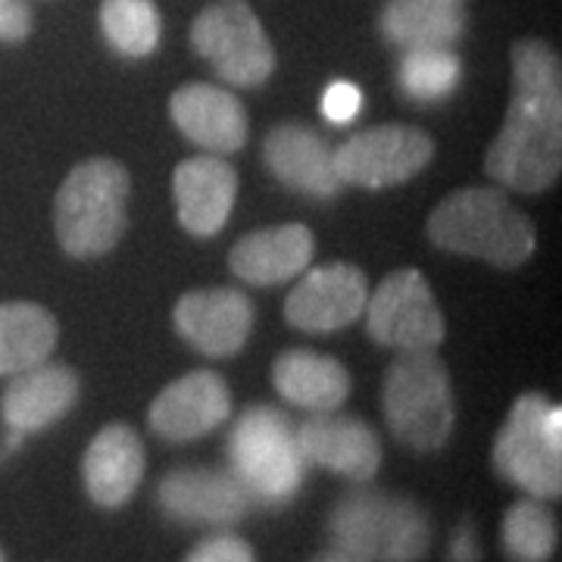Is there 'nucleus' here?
Wrapping results in <instances>:
<instances>
[{"label":"nucleus","mask_w":562,"mask_h":562,"mask_svg":"<svg viewBox=\"0 0 562 562\" xmlns=\"http://www.w3.org/2000/svg\"><path fill=\"white\" fill-rule=\"evenodd\" d=\"M447 562H482V541H479V528L472 522H462L450 547H447Z\"/></svg>","instance_id":"7c9ffc66"},{"label":"nucleus","mask_w":562,"mask_h":562,"mask_svg":"<svg viewBox=\"0 0 562 562\" xmlns=\"http://www.w3.org/2000/svg\"><path fill=\"white\" fill-rule=\"evenodd\" d=\"M484 172L501 188L541 194L562 172V66L541 38L513 44V98Z\"/></svg>","instance_id":"f257e3e1"},{"label":"nucleus","mask_w":562,"mask_h":562,"mask_svg":"<svg viewBox=\"0 0 562 562\" xmlns=\"http://www.w3.org/2000/svg\"><path fill=\"white\" fill-rule=\"evenodd\" d=\"M306 465H319L347 482L369 484L382 469V441L369 422L347 413H310L297 428Z\"/></svg>","instance_id":"2eb2a0df"},{"label":"nucleus","mask_w":562,"mask_h":562,"mask_svg":"<svg viewBox=\"0 0 562 562\" xmlns=\"http://www.w3.org/2000/svg\"><path fill=\"white\" fill-rule=\"evenodd\" d=\"M503 553L509 562H550L560 547V525L547 501L522 497L516 501L501 522Z\"/></svg>","instance_id":"393cba45"},{"label":"nucleus","mask_w":562,"mask_h":562,"mask_svg":"<svg viewBox=\"0 0 562 562\" xmlns=\"http://www.w3.org/2000/svg\"><path fill=\"white\" fill-rule=\"evenodd\" d=\"M462 79V60L450 47H409L397 63V85L416 103L450 98Z\"/></svg>","instance_id":"bb28decb"},{"label":"nucleus","mask_w":562,"mask_h":562,"mask_svg":"<svg viewBox=\"0 0 562 562\" xmlns=\"http://www.w3.org/2000/svg\"><path fill=\"white\" fill-rule=\"evenodd\" d=\"M79 375L63 362H38L20 375H10V384L0 397V419L10 431L35 435L57 425L79 403Z\"/></svg>","instance_id":"6ab92c4d"},{"label":"nucleus","mask_w":562,"mask_h":562,"mask_svg":"<svg viewBox=\"0 0 562 562\" xmlns=\"http://www.w3.org/2000/svg\"><path fill=\"white\" fill-rule=\"evenodd\" d=\"M366 331L382 347L394 350H435L447 338V322L435 291L419 269H397L369 291Z\"/></svg>","instance_id":"1a4fd4ad"},{"label":"nucleus","mask_w":562,"mask_h":562,"mask_svg":"<svg viewBox=\"0 0 562 562\" xmlns=\"http://www.w3.org/2000/svg\"><path fill=\"white\" fill-rule=\"evenodd\" d=\"M328 538L360 562H422L431 547V519L409 497L357 484L335 503Z\"/></svg>","instance_id":"7ed1b4c3"},{"label":"nucleus","mask_w":562,"mask_h":562,"mask_svg":"<svg viewBox=\"0 0 562 562\" xmlns=\"http://www.w3.org/2000/svg\"><path fill=\"white\" fill-rule=\"evenodd\" d=\"M431 157L435 140L416 125H372L335 150V169L341 184L382 191L419 176Z\"/></svg>","instance_id":"9d476101"},{"label":"nucleus","mask_w":562,"mask_h":562,"mask_svg":"<svg viewBox=\"0 0 562 562\" xmlns=\"http://www.w3.org/2000/svg\"><path fill=\"white\" fill-rule=\"evenodd\" d=\"M362 106V91L353 81H331L325 91H322V116L331 122V125H350V122L360 116Z\"/></svg>","instance_id":"c85d7f7f"},{"label":"nucleus","mask_w":562,"mask_h":562,"mask_svg":"<svg viewBox=\"0 0 562 562\" xmlns=\"http://www.w3.org/2000/svg\"><path fill=\"white\" fill-rule=\"evenodd\" d=\"M60 325L32 301L0 303V379L20 375L25 369L50 360L57 350Z\"/></svg>","instance_id":"b1692460"},{"label":"nucleus","mask_w":562,"mask_h":562,"mask_svg":"<svg viewBox=\"0 0 562 562\" xmlns=\"http://www.w3.org/2000/svg\"><path fill=\"white\" fill-rule=\"evenodd\" d=\"M184 562H257V553H254V547L238 538V535H232V531H216V535H210V538H203L188 557Z\"/></svg>","instance_id":"cd10ccee"},{"label":"nucleus","mask_w":562,"mask_h":562,"mask_svg":"<svg viewBox=\"0 0 562 562\" xmlns=\"http://www.w3.org/2000/svg\"><path fill=\"white\" fill-rule=\"evenodd\" d=\"M232 416V391L210 369L169 382L147 409L150 431L169 443H191L216 431Z\"/></svg>","instance_id":"4468645a"},{"label":"nucleus","mask_w":562,"mask_h":562,"mask_svg":"<svg viewBox=\"0 0 562 562\" xmlns=\"http://www.w3.org/2000/svg\"><path fill=\"white\" fill-rule=\"evenodd\" d=\"M169 120L191 144L206 154H238L247 144V110L244 103L216 85L191 81L169 98Z\"/></svg>","instance_id":"a211bd4d"},{"label":"nucleus","mask_w":562,"mask_h":562,"mask_svg":"<svg viewBox=\"0 0 562 562\" xmlns=\"http://www.w3.org/2000/svg\"><path fill=\"white\" fill-rule=\"evenodd\" d=\"M81 482L91 503L101 509H120L132 501L144 482V443L138 431L120 422L101 428L81 457Z\"/></svg>","instance_id":"aec40b11"},{"label":"nucleus","mask_w":562,"mask_h":562,"mask_svg":"<svg viewBox=\"0 0 562 562\" xmlns=\"http://www.w3.org/2000/svg\"><path fill=\"white\" fill-rule=\"evenodd\" d=\"M172 198L181 228L194 238H213L232 220L238 201V172L220 157H191L172 172Z\"/></svg>","instance_id":"dca6fc26"},{"label":"nucleus","mask_w":562,"mask_h":562,"mask_svg":"<svg viewBox=\"0 0 562 562\" xmlns=\"http://www.w3.org/2000/svg\"><path fill=\"white\" fill-rule=\"evenodd\" d=\"M262 162L284 188L316 201H328L344 188L335 169V147L301 122H281L266 135Z\"/></svg>","instance_id":"f3484780"},{"label":"nucleus","mask_w":562,"mask_h":562,"mask_svg":"<svg viewBox=\"0 0 562 562\" xmlns=\"http://www.w3.org/2000/svg\"><path fill=\"white\" fill-rule=\"evenodd\" d=\"M101 32L122 57H150L160 47L162 20L154 0H103Z\"/></svg>","instance_id":"a878e982"},{"label":"nucleus","mask_w":562,"mask_h":562,"mask_svg":"<svg viewBox=\"0 0 562 562\" xmlns=\"http://www.w3.org/2000/svg\"><path fill=\"white\" fill-rule=\"evenodd\" d=\"M272 384L281 401L306 413L341 409L353 387L344 362L316 350H284L272 362Z\"/></svg>","instance_id":"4be33fe9"},{"label":"nucleus","mask_w":562,"mask_h":562,"mask_svg":"<svg viewBox=\"0 0 562 562\" xmlns=\"http://www.w3.org/2000/svg\"><path fill=\"white\" fill-rule=\"evenodd\" d=\"M450 3H462V0H450Z\"/></svg>","instance_id":"72a5a7b5"},{"label":"nucleus","mask_w":562,"mask_h":562,"mask_svg":"<svg viewBox=\"0 0 562 562\" xmlns=\"http://www.w3.org/2000/svg\"><path fill=\"white\" fill-rule=\"evenodd\" d=\"M162 516L181 525H238L250 513V494L228 469L181 465L162 475L157 487Z\"/></svg>","instance_id":"f8f14e48"},{"label":"nucleus","mask_w":562,"mask_h":562,"mask_svg":"<svg viewBox=\"0 0 562 562\" xmlns=\"http://www.w3.org/2000/svg\"><path fill=\"white\" fill-rule=\"evenodd\" d=\"M228 472L260 506H288L301 494L306 460L297 425L269 403L247 406L225 441Z\"/></svg>","instance_id":"39448f33"},{"label":"nucleus","mask_w":562,"mask_h":562,"mask_svg":"<svg viewBox=\"0 0 562 562\" xmlns=\"http://www.w3.org/2000/svg\"><path fill=\"white\" fill-rule=\"evenodd\" d=\"M128 169L113 157H91L69 169L54 201V232L76 260H94L120 244L128 222Z\"/></svg>","instance_id":"20e7f679"},{"label":"nucleus","mask_w":562,"mask_h":562,"mask_svg":"<svg viewBox=\"0 0 562 562\" xmlns=\"http://www.w3.org/2000/svg\"><path fill=\"white\" fill-rule=\"evenodd\" d=\"M425 235L438 250L519 269L531 260L538 235L501 188H460L447 194L425 222Z\"/></svg>","instance_id":"f03ea898"},{"label":"nucleus","mask_w":562,"mask_h":562,"mask_svg":"<svg viewBox=\"0 0 562 562\" xmlns=\"http://www.w3.org/2000/svg\"><path fill=\"white\" fill-rule=\"evenodd\" d=\"M32 32V10L25 0H0V44H16Z\"/></svg>","instance_id":"c756f323"},{"label":"nucleus","mask_w":562,"mask_h":562,"mask_svg":"<svg viewBox=\"0 0 562 562\" xmlns=\"http://www.w3.org/2000/svg\"><path fill=\"white\" fill-rule=\"evenodd\" d=\"M382 35L394 47H450L465 35V10L450 0H387Z\"/></svg>","instance_id":"5701e85b"},{"label":"nucleus","mask_w":562,"mask_h":562,"mask_svg":"<svg viewBox=\"0 0 562 562\" xmlns=\"http://www.w3.org/2000/svg\"><path fill=\"white\" fill-rule=\"evenodd\" d=\"M254 319V303L238 288H198L181 294L172 306L176 331L213 360L235 357L250 338Z\"/></svg>","instance_id":"ddd939ff"},{"label":"nucleus","mask_w":562,"mask_h":562,"mask_svg":"<svg viewBox=\"0 0 562 562\" xmlns=\"http://www.w3.org/2000/svg\"><path fill=\"white\" fill-rule=\"evenodd\" d=\"M313 562H360V560H353V557H347V553H341V550H335V547H331V550L319 553Z\"/></svg>","instance_id":"2f4dec72"},{"label":"nucleus","mask_w":562,"mask_h":562,"mask_svg":"<svg viewBox=\"0 0 562 562\" xmlns=\"http://www.w3.org/2000/svg\"><path fill=\"white\" fill-rule=\"evenodd\" d=\"M382 406L391 435L403 447L438 453L457 425L453 384L441 357L435 350H403L384 372Z\"/></svg>","instance_id":"423d86ee"},{"label":"nucleus","mask_w":562,"mask_h":562,"mask_svg":"<svg viewBox=\"0 0 562 562\" xmlns=\"http://www.w3.org/2000/svg\"><path fill=\"white\" fill-rule=\"evenodd\" d=\"M369 301V279L350 262L303 269V279L284 301V319L297 331L335 335L360 319Z\"/></svg>","instance_id":"9b49d317"},{"label":"nucleus","mask_w":562,"mask_h":562,"mask_svg":"<svg viewBox=\"0 0 562 562\" xmlns=\"http://www.w3.org/2000/svg\"><path fill=\"white\" fill-rule=\"evenodd\" d=\"M0 562H7V560H3V550H0Z\"/></svg>","instance_id":"473e14b6"},{"label":"nucleus","mask_w":562,"mask_h":562,"mask_svg":"<svg viewBox=\"0 0 562 562\" xmlns=\"http://www.w3.org/2000/svg\"><path fill=\"white\" fill-rule=\"evenodd\" d=\"M494 472L525 491V497L560 501L562 494V409L528 391L513 403L494 438Z\"/></svg>","instance_id":"0eeeda50"},{"label":"nucleus","mask_w":562,"mask_h":562,"mask_svg":"<svg viewBox=\"0 0 562 562\" xmlns=\"http://www.w3.org/2000/svg\"><path fill=\"white\" fill-rule=\"evenodd\" d=\"M316 254V238L301 222L288 225H269L244 235L232 247L228 266L241 281L257 288H272L291 279H301L303 269H310Z\"/></svg>","instance_id":"412c9836"},{"label":"nucleus","mask_w":562,"mask_h":562,"mask_svg":"<svg viewBox=\"0 0 562 562\" xmlns=\"http://www.w3.org/2000/svg\"><path fill=\"white\" fill-rule=\"evenodd\" d=\"M191 47L235 88H260L276 72V47L244 0H222L191 22Z\"/></svg>","instance_id":"6e6552de"}]
</instances>
